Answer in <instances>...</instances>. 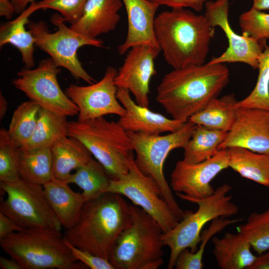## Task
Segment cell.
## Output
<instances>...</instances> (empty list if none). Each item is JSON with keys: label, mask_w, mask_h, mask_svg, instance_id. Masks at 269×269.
<instances>
[{"label": "cell", "mask_w": 269, "mask_h": 269, "mask_svg": "<svg viewBox=\"0 0 269 269\" xmlns=\"http://www.w3.org/2000/svg\"><path fill=\"white\" fill-rule=\"evenodd\" d=\"M223 63H204L166 74L157 88L156 100L173 119L188 121L218 96L229 82Z\"/></svg>", "instance_id": "6da1fadb"}, {"label": "cell", "mask_w": 269, "mask_h": 269, "mask_svg": "<svg viewBox=\"0 0 269 269\" xmlns=\"http://www.w3.org/2000/svg\"><path fill=\"white\" fill-rule=\"evenodd\" d=\"M154 30L164 58L173 69L205 63L215 32L205 15L183 8L160 12Z\"/></svg>", "instance_id": "7a4b0ae2"}, {"label": "cell", "mask_w": 269, "mask_h": 269, "mask_svg": "<svg viewBox=\"0 0 269 269\" xmlns=\"http://www.w3.org/2000/svg\"><path fill=\"white\" fill-rule=\"evenodd\" d=\"M119 194L106 192L85 203L64 238L77 248L108 260L120 234L132 222L130 204Z\"/></svg>", "instance_id": "3957f363"}, {"label": "cell", "mask_w": 269, "mask_h": 269, "mask_svg": "<svg viewBox=\"0 0 269 269\" xmlns=\"http://www.w3.org/2000/svg\"><path fill=\"white\" fill-rule=\"evenodd\" d=\"M0 246L23 269L83 268L66 244L61 231L22 229L0 239Z\"/></svg>", "instance_id": "277c9868"}, {"label": "cell", "mask_w": 269, "mask_h": 269, "mask_svg": "<svg viewBox=\"0 0 269 269\" xmlns=\"http://www.w3.org/2000/svg\"><path fill=\"white\" fill-rule=\"evenodd\" d=\"M130 207L132 222L117 239L109 261L115 269H157L164 263V232L141 208Z\"/></svg>", "instance_id": "5b68a950"}, {"label": "cell", "mask_w": 269, "mask_h": 269, "mask_svg": "<svg viewBox=\"0 0 269 269\" xmlns=\"http://www.w3.org/2000/svg\"><path fill=\"white\" fill-rule=\"evenodd\" d=\"M67 136L81 141L105 167L111 179L129 171L134 148L127 133L104 117L80 122L68 121Z\"/></svg>", "instance_id": "8992f818"}, {"label": "cell", "mask_w": 269, "mask_h": 269, "mask_svg": "<svg viewBox=\"0 0 269 269\" xmlns=\"http://www.w3.org/2000/svg\"><path fill=\"white\" fill-rule=\"evenodd\" d=\"M232 187L225 183L218 187L214 194L207 198L196 199L176 192L181 199L196 204V211H192L172 229L162 234L161 239L164 245L170 251L167 268L172 269L179 253L184 249H189L196 252L200 243L202 228L208 222L216 218L229 217L237 214L239 207L232 201V196L228 195Z\"/></svg>", "instance_id": "52a82bcc"}, {"label": "cell", "mask_w": 269, "mask_h": 269, "mask_svg": "<svg viewBox=\"0 0 269 269\" xmlns=\"http://www.w3.org/2000/svg\"><path fill=\"white\" fill-rule=\"evenodd\" d=\"M196 126L188 120L178 131L163 135L126 131L136 153L134 161L137 167L158 185L164 199L180 221L190 211L182 209L175 200L164 177L163 165L170 151L175 148L184 147Z\"/></svg>", "instance_id": "ba28073f"}, {"label": "cell", "mask_w": 269, "mask_h": 269, "mask_svg": "<svg viewBox=\"0 0 269 269\" xmlns=\"http://www.w3.org/2000/svg\"><path fill=\"white\" fill-rule=\"evenodd\" d=\"M50 21L57 27L54 32L49 31L43 20L29 21L27 24L28 30L35 39V46L48 53L57 67L66 69L77 80L82 79L90 84L95 83V80L83 68L77 51L86 45L102 47L103 40L87 38L68 27L60 14H53Z\"/></svg>", "instance_id": "9c48e42d"}, {"label": "cell", "mask_w": 269, "mask_h": 269, "mask_svg": "<svg viewBox=\"0 0 269 269\" xmlns=\"http://www.w3.org/2000/svg\"><path fill=\"white\" fill-rule=\"evenodd\" d=\"M7 197L0 204V212L23 229L47 228L61 231L62 225L51 208L43 186L22 179L0 184Z\"/></svg>", "instance_id": "30bf717a"}, {"label": "cell", "mask_w": 269, "mask_h": 269, "mask_svg": "<svg viewBox=\"0 0 269 269\" xmlns=\"http://www.w3.org/2000/svg\"><path fill=\"white\" fill-rule=\"evenodd\" d=\"M107 192L127 197L154 218L164 233L180 221L164 199L158 185L137 167L134 154L130 159L129 171L118 178H111Z\"/></svg>", "instance_id": "8fae6325"}, {"label": "cell", "mask_w": 269, "mask_h": 269, "mask_svg": "<svg viewBox=\"0 0 269 269\" xmlns=\"http://www.w3.org/2000/svg\"><path fill=\"white\" fill-rule=\"evenodd\" d=\"M60 73L61 69L49 57L41 60L36 68H22L12 83L41 108L60 116H76L78 107L59 84L57 76Z\"/></svg>", "instance_id": "7c38bea8"}, {"label": "cell", "mask_w": 269, "mask_h": 269, "mask_svg": "<svg viewBox=\"0 0 269 269\" xmlns=\"http://www.w3.org/2000/svg\"><path fill=\"white\" fill-rule=\"evenodd\" d=\"M114 67L106 68L103 77L98 82L83 86L70 84L65 94L79 109L77 120L84 122L105 115L124 116L126 110L117 98L118 87L114 83L117 74Z\"/></svg>", "instance_id": "4fadbf2b"}, {"label": "cell", "mask_w": 269, "mask_h": 269, "mask_svg": "<svg viewBox=\"0 0 269 269\" xmlns=\"http://www.w3.org/2000/svg\"><path fill=\"white\" fill-rule=\"evenodd\" d=\"M205 16L214 28L220 27L228 42L226 50L220 56L213 58L210 63H244L253 69L259 66L260 57L264 49L257 40L239 35L232 28L229 21V0L207 1L205 4Z\"/></svg>", "instance_id": "5bb4252c"}, {"label": "cell", "mask_w": 269, "mask_h": 269, "mask_svg": "<svg viewBox=\"0 0 269 269\" xmlns=\"http://www.w3.org/2000/svg\"><path fill=\"white\" fill-rule=\"evenodd\" d=\"M229 167L227 148L221 149L213 157L199 163L177 162L171 174L170 186L176 192L196 199L212 195L214 189L211 181L222 171Z\"/></svg>", "instance_id": "9a60e30c"}, {"label": "cell", "mask_w": 269, "mask_h": 269, "mask_svg": "<svg viewBox=\"0 0 269 269\" xmlns=\"http://www.w3.org/2000/svg\"><path fill=\"white\" fill-rule=\"evenodd\" d=\"M160 50L148 45H139L128 50L124 63L117 71L114 83L128 90L139 105L148 108L149 83L156 74L154 60Z\"/></svg>", "instance_id": "2e32d148"}, {"label": "cell", "mask_w": 269, "mask_h": 269, "mask_svg": "<svg viewBox=\"0 0 269 269\" xmlns=\"http://www.w3.org/2000/svg\"><path fill=\"white\" fill-rule=\"evenodd\" d=\"M236 112L234 125L219 150L238 146L269 155V112L236 108Z\"/></svg>", "instance_id": "e0dca14e"}, {"label": "cell", "mask_w": 269, "mask_h": 269, "mask_svg": "<svg viewBox=\"0 0 269 269\" xmlns=\"http://www.w3.org/2000/svg\"><path fill=\"white\" fill-rule=\"evenodd\" d=\"M117 98L126 110L125 114L120 117L117 123L126 131L158 135L177 131L187 121L169 119L139 105L132 100L130 91L126 89L118 88Z\"/></svg>", "instance_id": "ac0fdd59"}, {"label": "cell", "mask_w": 269, "mask_h": 269, "mask_svg": "<svg viewBox=\"0 0 269 269\" xmlns=\"http://www.w3.org/2000/svg\"><path fill=\"white\" fill-rule=\"evenodd\" d=\"M127 12V35L118 46V51L124 55L134 46L148 45L161 50L155 36V13L159 6L149 0H122Z\"/></svg>", "instance_id": "d6986e66"}, {"label": "cell", "mask_w": 269, "mask_h": 269, "mask_svg": "<svg viewBox=\"0 0 269 269\" xmlns=\"http://www.w3.org/2000/svg\"><path fill=\"white\" fill-rule=\"evenodd\" d=\"M122 0H88L80 19L70 27L91 39L114 30L120 19Z\"/></svg>", "instance_id": "ffe728a7"}, {"label": "cell", "mask_w": 269, "mask_h": 269, "mask_svg": "<svg viewBox=\"0 0 269 269\" xmlns=\"http://www.w3.org/2000/svg\"><path fill=\"white\" fill-rule=\"evenodd\" d=\"M68 184L54 177L43 186L51 208L65 230L76 224L86 201L82 193L74 192Z\"/></svg>", "instance_id": "44dd1931"}, {"label": "cell", "mask_w": 269, "mask_h": 269, "mask_svg": "<svg viewBox=\"0 0 269 269\" xmlns=\"http://www.w3.org/2000/svg\"><path fill=\"white\" fill-rule=\"evenodd\" d=\"M212 242L213 255L221 269H248L256 259L249 242L239 232L226 233L222 238L214 237Z\"/></svg>", "instance_id": "7402d4cb"}, {"label": "cell", "mask_w": 269, "mask_h": 269, "mask_svg": "<svg viewBox=\"0 0 269 269\" xmlns=\"http://www.w3.org/2000/svg\"><path fill=\"white\" fill-rule=\"evenodd\" d=\"M37 10L36 1L33 2L17 17L2 23L0 27V49L8 43L15 47L20 52L24 67L29 69L35 65V39L25 25L29 22L28 17Z\"/></svg>", "instance_id": "603a6c76"}, {"label": "cell", "mask_w": 269, "mask_h": 269, "mask_svg": "<svg viewBox=\"0 0 269 269\" xmlns=\"http://www.w3.org/2000/svg\"><path fill=\"white\" fill-rule=\"evenodd\" d=\"M53 172L55 178L66 181L71 171L87 163L92 154L79 139L65 136L52 146Z\"/></svg>", "instance_id": "cb8c5ba5"}, {"label": "cell", "mask_w": 269, "mask_h": 269, "mask_svg": "<svg viewBox=\"0 0 269 269\" xmlns=\"http://www.w3.org/2000/svg\"><path fill=\"white\" fill-rule=\"evenodd\" d=\"M16 160L21 179L43 186L54 177L51 148L24 149L18 148Z\"/></svg>", "instance_id": "d4e9b609"}, {"label": "cell", "mask_w": 269, "mask_h": 269, "mask_svg": "<svg viewBox=\"0 0 269 269\" xmlns=\"http://www.w3.org/2000/svg\"><path fill=\"white\" fill-rule=\"evenodd\" d=\"M227 149L229 167L243 177L269 187V155L242 147Z\"/></svg>", "instance_id": "484cf974"}, {"label": "cell", "mask_w": 269, "mask_h": 269, "mask_svg": "<svg viewBox=\"0 0 269 269\" xmlns=\"http://www.w3.org/2000/svg\"><path fill=\"white\" fill-rule=\"evenodd\" d=\"M237 101L233 94L216 98L188 120L196 125L228 132L236 119Z\"/></svg>", "instance_id": "4316f807"}, {"label": "cell", "mask_w": 269, "mask_h": 269, "mask_svg": "<svg viewBox=\"0 0 269 269\" xmlns=\"http://www.w3.org/2000/svg\"><path fill=\"white\" fill-rule=\"evenodd\" d=\"M228 132L196 125L184 147L182 159L188 163L202 162L215 156Z\"/></svg>", "instance_id": "83f0119b"}, {"label": "cell", "mask_w": 269, "mask_h": 269, "mask_svg": "<svg viewBox=\"0 0 269 269\" xmlns=\"http://www.w3.org/2000/svg\"><path fill=\"white\" fill-rule=\"evenodd\" d=\"M67 118L41 108L31 137L19 147L24 149L51 148L58 139L67 136Z\"/></svg>", "instance_id": "f1b7e54d"}, {"label": "cell", "mask_w": 269, "mask_h": 269, "mask_svg": "<svg viewBox=\"0 0 269 269\" xmlns=\"http://www.w3.org/2000/svg\"><path fill=\"white\" fill-rule=\"evenodd\" d=\"M110 177L103 165L92 158L71 173L65 182L75 184L82 189V194L87 201L107 192Z\"/></svg>", "instance_id": "f546056e"}, {"label": "cell", "mask_w": 269, "mask_h": 269, "mask_svg": "<svg viewBox=\"0 0 269 269\" xmlns=\"http://www.w3.org/2000/svg\"><path fill=\"white\" fill-rule=\"evenodd\" d=\"M40 109L39 106L29 100L21 103L14 111L7 131L19 146L24 145L31 137Z\"/></svg>", "instance_id": "4dcf8cb0"}, {"label": "cell", "mask_w": 269, "mask_h": 269, "mask_svg": "<svg viewBox=\"0 0 269 269\" xmlns=\"http://www.w3.org/2000/svg\"><path fill=\"white\" fill-rule=\"evenodd\" d=\"M258 69L259 74L254 89L245 98L237 101L236 108L269 112V47L266 43L260 57Z\"/></svg>", "instance_id": "1f68e13d"}, {"label": "cell", "mask_w": 269, "mask_h": 269, "mask_svg": "<svg viewBox=\"0 0 269 269\" xmlns=\"http://www.w3.org/2000/svg\"><path fill=\"white\" fill-rule=\"evenodd\" d=\"M221 217L215 219L209 228L203 231L199 248L195 252H191L188 249L182 250L176 260L174 267L176 269H202L204 265L202 262L205 246L209 240L216 234L221 231L226 227L241 222L243 219H230Z\"/></svg>", "instance_id": "d6a6232c"}, {"label": "cell", "mask_w": 269, "mask_h": 269, "mask_svg": "<svg viewBox=\"0 0 269 269\" xmlns=\"http://www.w3.org/2000/svg\"><path fill=\"white\" fill-rule=\"evenodd\" d=\"M238 232L249 242L251 248L260 255L269 250V209L253 213L246 223L238 227Z\"/></svg>", "instance_id": "836d02e7"}, {"label": "cell", "mask_w": 269, "mask_h": 269, "mask_svg": "<svg viewBox=\"0 0 269 269\" xmlns=\"http://www.w3.org/2000/svg\"><path fill=\"white\" fill-rule=\"evenodd\" d=\"M19 146L13 140L7 130H0V181L12 183L20 179L16 160Z\"/></svg>", "instance_id": "e575fe53"}, {"label": "cell", "mask_w": 269, "mask_h": 269, "mask_svg": "<svg viewBox=\"0 0 269 269\" xmlns=\"http://www.w3.org/2000/svg\"><path fill=\"white\" fill-rule=\"evenodd\" d=\"M242 34L264 44L269 39V13L253 7L242 13L239 18Z\"/></svg>", "instance_id": "d590c367"}, {"label": "cell", "mask_w": 269, "mask_h": 269, "mask_svg": "<svg viewBox=\"0 0 269 269\" xmlns=\"http://www.w3.org/2000/svg\"><path fill=\"white\" fill-rule=\"evenodd\" d=\"M88 0H42L36 1L39 9H52L58 11L71 25L82 16Z\"/></svg>", "instance_id": "8d00e7d4"}, {"label": "cell", "mask_w": 269, "mask_h": 269, "mask_svg": "<svg viewBox=\"0 0 269 269\" xmlns=\"http://www.w3.org/2000/svg\"><path fill=\"white\" fill-rule=\"evenodd\" d=\"M66 244L75 258L91 269H115L108 260L80 250L70 244L64 238Z\"/></svg>", "instance_id": "74e56055"}, {"label": "cell", "mask_w": 269, "mask_h": 269, "mask_svg": "<svg viewBox=\"0 0 269 269\" xmlns=\"http://www.w3.org/2000/svg\"><path fill=\"white\" fill-rule=\"evenodd\" d=\"M159 6L165 5L172 8L189 7L200 11L207 0H149Z\"/></svg>", "instance_id": "f35d334b"}, {"label": "cell", "mask_w": 269, "mask_h": 269, "mask_svg": "<svg viewBox=\"0 0 269 269\" xmlns=\"http://www.w3.org/2000/svg\"><path fill=\"white\" fill-rule=\"evenodd\" d=\"M22 229L9 217L0 212V239Z\"/></svg>", "instance_id": "ab89813d"}, {"label": "cell", "mask_w": 269, "mask_h": 269, "mask_svg": "<svg viewBox=\"0 0 269 269\" xmlns=\"http://www.w3.org/2000/svg\"><path fill=\"white\" fill-rule=\"evenodd\" d=\"M15 9L11 0H0V16L7 20H10Z\"/></svg>", "instance_id": "60d3db41"}, {"label": "cell", "mask_w": 269, "mask_h": 269, "mask_svg": "<svg viewBox=\"0 0 269 269\" xmlns=\"http://www.w3.org/2000/svg\"><path fill=\"white\" fill-rule=\"evenodd\" d=\"M248 269H269V251L257 257Z\"/></svg>", "instance_id": "b9f144b4"}, {"label": "cell", "mask_w": 269, "mask_h": 269, "mask_svg": "<svg viewBox=\"0 0 269 269\" xmlns=\"http://www.w3.org/2000/svg\"><path fill=\"white\" fill-rule=\"evenodd\" d=\"M0 268L1 269H23L21 265L15 259L0 257Z\"/></svg>", "instance_id": "7bdbcfd3"}, {"label": "cell", "mask_w": 269, "mask_h": 269, "mask_svg": "<svg viewBox=\"0 0 269 269\" xmlns=\"http://www.w3.org/2000/svg\"><path fill=\"white\" fill-rule=\"evenodd\" d=\"M36 0H11L15 13L20 14L28 7L29 4L35 1Z\"/></svg>", "instance_id": "ee69618b"}, {"label": "cell", "mask_w": 269, "mask_h": 269, "mask_svg": "<svg viewBox=\"0 0 269 269\" xmlns=\"http://www.w3.org/2000/svg\"><path fill=\"white\" fill-rule=\"evenodd\" d=\"M253 7L259 10L269 9V0H252Z\"/></svg>", "instance_id": "f6af8a7d"}, {"label": "cell", "mask_w": 269, "mask_h": 269, "mask_svg": "<svg viewBox=\"0 0 269 269\" xmlns=\"http://www.w3.org/2000/svg\"><path fill=\"white\" fill-rule=\"evenodd\" d=\"M7 109V102L0 92V120H1Z\"/></svg>", "instance_id": "bcb514c9"}]
</instances>
